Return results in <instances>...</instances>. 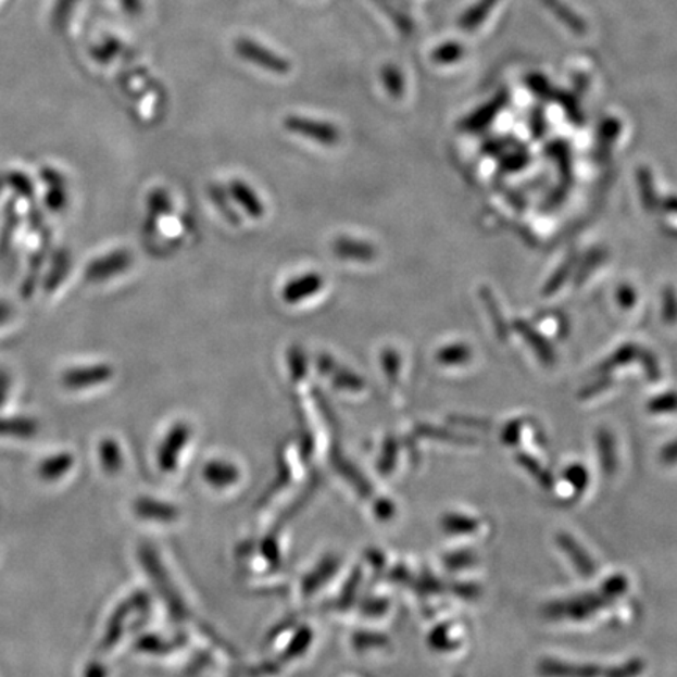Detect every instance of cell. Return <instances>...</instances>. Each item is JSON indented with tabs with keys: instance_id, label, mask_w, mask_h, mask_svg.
Returning a JSON list of instances; mask_svg holds the SVG:
<instances>
[{
	"instance_id": "9c48e42d",
	"label": "cell",
	"mask_w": 677,
	"mask_h": 677,
	"mask_svg": "<svg viewBox=\"0 0 677 677\" xmlns=\"http://www.w3.org/2000/svg\"><path fill=\"white\" fill-rule=\"evenodd\" d=\"M498 2L499 0H478V2H475L473 7H469L466 12L461 14L459 20L461 30H477L487 21V17L496 9Z\"/></svg>"
},
{
	"instance_id": "5b68a950",
	"label": "cell",
	"mask_w": 677,
	"mask_h": 677,
	"mask_svg": "<svg viewBox=\"0 0 677 677\" xmlns=\"http://www.w3.org/2000/svg\"><path fill=\"white\" fill-rule=\"evenodd\" d=\"M322 286H324V279L318 273H304L299 278H293L292 281L287 283L283 289V300L287 304H299L301 301L315 296Z\"/></svg>"
},
{
	"instance_id": "2e32d148",
	"label": "cell",
	"mask_w": 677,
	"mask_h": 677,
	"mask_svg": "<svg viewBox=\"0 0 677 677\" xmlns=\"http://www.w3.org/2000/svg\"><path fill=\"white\" fill-rule=\"evenodd\" d=\"M37 422L32 419H0V436H16V438H30L37 434Z\"/></svg>"
},
{
	"instance_id": "3957f363",
	"label": "cell",
	"mask_w": 677,
	"mask_h": 677,
	"mask_svg": "<svg viewBox=\"0 0 677 677\" xmlns=\"http://www.w3.org/2000/svg\"><path fill=\"white\" fill-rule=\"evenodd\" d=\"M133 254L127 250H116L95 259L85 268V278L88 283H104L115 278L120 273L126 272L133 265Z\"/></svg>"
},
{
	"instance_id": "6da1fadb",
	"label": "cell",
	"mask_w": 677,
	"mask_h": 677,
	"mask_svg": "<svg viewBox=\"0 0 677 677\" xmlns=\"http://www.w3.org/2000/svg\"><path fill=\"white\" fill-rule=\"evenodd\" d=\"M237 55L242 57L245 62L253 63L258 68L271 71V73L286 74L289 73L290 65L285 57L276 54L267 46L261 42L240 38L236 41Z\"/></svg>"
},
{
	"instance_id": "ba28073f",
	"label": "cell",
	"mask_w": 677,
	"mask_h": 677,
	"mask_svg": "<svg viewBox=\"0 0 677 677\" xmlns=\"http://www.w3.org/2000/svg\"><path fill=\"white\" fill-rule=\"evenodd\" d=\"M506 102H509V93L503 90L501 93L496 95L488 104H485L484 108L473 113V115L463 123L464 127H466L467 130L484 129V127H487V124L491 123L492 120L498 116V113L505 108Z\"/></svg>"
},
{
	"instance_id": "ffe728a7",
	"label": "cell",
	"mask_w": 677,
	"mask_h": 677,
	"mask_svg": "<svg viewBox=\"0 0 677 677\" xmlns=\"http://www.w3.org/2000/svg\"><path fill=\"white\" fill-rule=\"evenodd\" d=\"M526 84L538 98L541 99H552L556 96V90L554 85L551 84V80L548 77L542 76V74H528Z\"/></svg>"
},
{
	"instance_id": "8fae6325",
	"label": "cell",
	"mask_w": 677,
	"mask_h": 677,
	"mask_svg": "<svg viewBox=\"0 0 677 677\" xmlns=\"http://www.w3.org/2000/svg\"><path fill=\"white\" fill-rule=\"evenodd\" d=\"M375 2L386 13V16L392 21L393 26L400 34L406 35V37L414 34L416 26H414L413 17L402 7L397 5L396 0H375Z\"/></svg>"
},
{
	"instance_id": "603a6c76",
	"label": "cell",
	"mask_w": 677,
	"mask_h": 677,
	"mask_svg": "<svg viewBox=\"0 0 677 677\" xmlns=\"http://www.w3.org/2000/svg\"><path fill=\"white\" fill-rule=\"evenodd\" d=\"M531 129H534V133L537 134V136L538 134L544 133V115H542V110L540 109L534 110V113H531Z\"/></svg>"
},
{
	"instance_id": "e0dca14e",
	"label": "cell",
	"mask_w": 677,
	"mask_h": 677,
	"mask_svg": "<svg viewBox=\"0 0 677 677\" xmlns=\"http://www.w3.org/2000/svg\"><path fill=\"white\" fill-rule=\"evenodd\" d=\"M464 55V48L456 41L442 42L441 46L435 49L431 59L438 65H453V63L460 62Z\"/></svg>"
},
{
	"instance_id": "ac0fdd59",
	"label": "cell",
	"mask_w": 677,
	"mask_h": 677,
	"mask_svg": "<svg viewBox=\"0 0 677 677\" xmlns=\"http://www.w3.org/2000/svg\"><path fill=\"white\" fill-rule=\"evenodd\" d=\"M381 80L386 91L393 96V98H399V96H402L403 91H405V79H403V74L400 73L397 66L386 65L385 68L381 70Z\"/></svg>"
},
{
	"instance_id": "7c38bea8",
	"label": "cell",
	"mask_w": 677,
	"mask_h": 677,
	"mask_svg": "<svg viewBox=\"0 0 677 677\" xmlns=\"http://www.w3.org/2000/svg\"><path fill=\"white\" fill-rule=\"evenodd\" d=\"M73 456L70 453H60V455L49 456L38 466V475L46 481H55L62 478V475L68 473Z\"/></svg>"
},
{
	"instance_id": "52a82bcc",
	"label": "cell",
	"mask_w": 677,
	"mask_h": 677,
	"mask_svg": "<svg viewBox=\"0 0 677 677\" xmlns=\"http://www.w3.org/2000/svg\"><path fill=\"white\" fill-rule=\"evenodd\" d=\"M230 195H233L234 201L243 209L245 214L248 217L259 220L264 217L265 208L262 204L261 198L258 197L256 191L251 189L243 180H233L229 186Z\"/></svg>"
},
{
	"instance_id": "7a4b0ae2",
	"label": "cell",
	"mask_w": 677,
	"mask_h": 677,
	"mask_svg": "<svg viewBox=\"0 0 677 677\" xmlns=\"http://www.w3.org/2000/svg\"><path fill=\"white\" fill-rule=\"evenodd\" d=\"M285 127L296 136L308 138L325 147H331L339 141V130L331 123L292 115L285 120Z\"/></svg>"
},
{
	"instance_id": "9a60e30c",
	"label": "cell",
	"mask_w": 677,
	"mask_h": 677,
	"mask_svg": "<svg viewBox=\"0 0 677 677\" xmlns=\"http://www.w3.org/2000/svg\"><path fill=\"white\" fill-rule=\"evenodd\" d=\"M335 253L340 258L360 259L366 261L374 256V250L367 243L356 242V240L339 239L335 243Z\"/></svg>"
},
{
	"instance_id": "8992f818",
	"label": "cell",
	"mask_w": 677,
	"mask_h": 677,
	"mask_svg": "<svg viewBox=\"0 0 677 677\" xmlns=\"http://www.w3.org/2000/svg\"><path fill=\"white\" fill-rule=\"evenodd\" d=\"M190 438V428L186 424H176L175 427L166 435L165 441H163L161 452H159V463H161L162 469L170 471L175 467L177 455H179L180 449L187 444Z\"/></svg>"
},
{
	"instance_id": "44dd1931",
	"label": "cell",
	"mask_w": 677,
	"mask_h": 677,
	"mask_svg": "<svg viewBox=\"0 0 677 677\" xmlns=\"http://www.w3.org/2000/svg\"><path fill=\"white\" fill-rule=\"evenodd\" d=\"M290 372H292L293 379H300L306 374V358H304L303 350L292 349L289 352Z\"/></svg>"
},
{
	"instance_id": "277c9868",
	"label": "cell",
	"mask_w": 677,
	"mask_h": 677,
	"mask_svg": "<svg viewBox=\"0 0 677 677\" xmlns=\"http://www.w3.org/2000/svg\"><path fill=\"white\" fill-rule=\"evenodd\" d=\"M113 377V368L108 364L98 366L70 368L63 375V385L70 389H84L90 386L104 385Z\"/></svg>"
},
{
	"instance_id": "7402d4cb",
	"label": "cell",
	"mask_w": 677,
	"mask_h": 677,
	"mask_svg": "<svg viewBox=\"0 0 677 677\" xmlns=\"http://www.w3.org/2000/svg\"><path fill=\"white\" fill-rule=\"evenodd\" d=\"M170 198L166 191L155 190L150 195V209L154 214L162 215V212L170 211Z\"/></svg>"
},
{
	"instance_id": "5bb4252c",
	"label": "cell",
	"mask_w": 677,
	"mask_h": 677,
	"mask_svg": "<svg viewBox=\"0 0 677 677\" xmlns=\"http://www.w3.org/2000/svg\"><path fill=\"white\" fill-rule=\"evenodd\" d=\"M136 510L138 515L148 517V519L172 521L176 517V510L173 506L150 501V499H141L137 502Z\"/></svg>"
},
{
	"instance_id": "30bf717a",
	"label": "cell",
	"mask_w": 677,
	"mask_h": 677,
	"mask_svg": "<svg viewBox=\"0 0 677 677\" xmlns=\"http://www.w3.org/2000/svg\"><path fill=\"white\" fill-rule=\"evenodd\" d=\"M546 9L549 10L560 23L565 24L571 32L577 35H584L587 32V24L569 5L562 0H542Z\"/></svg>"
},
{
	"instance_id": "4fadbf2b",
	"label": "cell",
	"mask_w": 677,
	"mask_h": 677,
	"mask_svg": "<svg viewBox=\"0 0 677 677\" xmlns=\"http://www.w3.org/2000/svg\"><path fill=\"white\" fill-rule=\"evenodd\" d=\"M204 477L214 487H228L237 480V469L222 461H212L204 469Z\"/></svg>"
},
{
	"instance_id": "d6986e66",
	"label": "cell",
	"mask_w": 677,
	"mask_h": 677,
	"mask_svg": "<svg viewBox=\"0 0 677 677\" xmlns=\"http://www.w3.org/2000/svg\"><path fill=\"white\" fill-rule=\"evenodd\" d=\"M99 452H101L102 463H104L105 469L110 473H115L122 466V453H120L118 446L115 441L105 439L101 446H99Z\"/></svg>"
}]
</instances>
